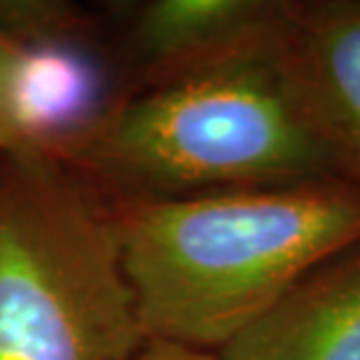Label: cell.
<instances>
[{"instance_id":"7a4b0ae2","label":"cell","mask_w":360,"mask_h":360,"mask_svg":"<svg viewBox=\"0 0 360 360\" xmlns=\"http://www.w3.org/2000/svg\"><path fill=\"white\" fill-rule=\"evenodd\" d=\"M281 52L150 84L54 157L112 201L347 178Z\"/></svg>"},{"instance_id":"ba28073f","label":"cell","mask_w":360,"mask_h":360,"mask_svg":"<svg viewBox=\"0 0 360 360\" xmlns=\"http://www.w3.org/2000/svg\"><path fill=\"white\" fill-rule=\"evenodd\" d=\"M19 68V47L0 33V150H14V122H12V94Z\"/></svg>"},{"instance_id":"52a82bcc","label":"cell","mask_w":360,"mask_h":360,"mask_svg":"<svg viewBox=\"0 0 360 360\" xmlns=\"http://www.w3.org/2000/svg\"><path fill=\"white\" fill-rule=\"evenodd\" d=\"M281 59L360 183V3L295 5Z\"/></svg>"},{"instance_id":"8992f818","label":"cell","mask_w":360,"mask_h":360,"mask_svg":"<svg viewBox=\"0 0 360 360\" xmlns=\"http://www.w3.org/2000/svg\"><path fill=\"white\" fill-rule=\"evenodd\" d=\"M218 354L222 360H360V246L309 274Z\"/></svg>"},{"instance_id":"5b68a950","label":"cell","mask_w":360,"mask_h":360,"mask_svg":"<svg viewBox=\"0 0 360 360\" xmlns=\"http://www.w3.org/2000/svg\"><path fill=\"white\" fill-rule=\"evenodd\" d=\"M82 33L17 45L19 68L12 94L17 148L59 153L117 103L108 68Z\"/></svg>"},{"instance_id":"9c48e42d","label":"cell","mask_w":360,"mask_h":360,"mask_svg":"<svg viewBox=\"0 0 360 360\" xmlns=\"http://www.w3.org/2000/svg\"><path fill=\"white\" fill-rule=\"evenodd\" d=\"M131 360H222V358L215 351H204V349L185 347V344L148 337Z\"/></svg>"},{"instance_id":"6da1fadb","label":"cell","mask_w":360,"mask_h":360,"mask_svg":"<svg viewBox=\"0 0 360 360\" xmlns=\"http://www.w3.org/2000/svg\"><path fill=\"white\" fill-rule=\"evenodd\" d=\"M115 215L146 335L218 354L309 274L360 246V183L115 201Z\"/></svg>"},{"instance_id":"277c9868","label":"cell","mask_w":360,"mask_h":360,"mask_svg":"<svg viewBox=\"0 0 360 360\" xmlns=\"http://www.w3.org/2000/svg\"><path fill=\"white\" fill-rule=\"evenodd\" d=\"M295 5L274 0H153L131 47L153 84L283 49Z\"/></svg>"},{"instance_id":"3957f363","label":"cell","mask_w":360,"mask_h":360,"mask_svg":"<svg viewBox=\"0 0 360 360\" xmlns=\"http://www.w3.org/2000/svg\"><path fill=\"white\" fill-rule=\"evenodd\" d=\"M146 340L115 201L54 155L0 150V360H131Z\"/></svg>"}]
</instances>
